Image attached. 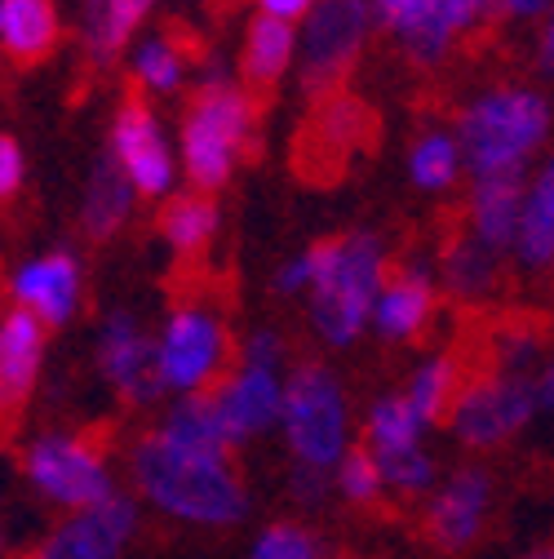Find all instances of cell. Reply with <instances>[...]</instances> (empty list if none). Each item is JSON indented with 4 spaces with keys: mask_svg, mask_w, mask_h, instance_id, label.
<instances>
[{
    "mask_svg": "<svg viewBox=\"0 0 554 559\" xmlns=\"http://www.w3.org/2000/svg\"><path fill=\"white\" fill-rule=\"evenodd\" d=\"M133 484L156 511L204 524V528H231L249 515V488L231 457L191 453L165 440L160 431L143 436L129 453Z\"/></svg>",
    "mask_w": 554,
    "mask_h": 559,
    "instance_id": "1",
    "label": "cell"
},
{
    "mask_svg": "<svg viewBox=\"0 0 554 559\" xmlns=\"http://www.w3.org/2000/svg\"><path fill=\"white\" fill-rule=\"evenodd\" d=\"M253 129H257L253 94L218 72L204 76L182 116V138H178L191 191H204V195L222 191L236 178L244 152L253 147Z\"/></svg>",
    "mask_w": 554,
    "mask_h": 559,
    "instance_id": "2",
    "label": "cell"
},
{
    "mask_svg": "<svg viewBox=\"0 0 554 559\" xmlns=\"http://www.w3.org/2000/svg\"><path fill=\"white\" fill-rule=\"evenodd\" d=\"M550 129H554V107L545 94L523 85H502L466 103L453 133L461 143L466 169L483 178L502 169H528V160L550 138Z\"/></svg>",
    "mask_w": 554,
    "mask_h": 559,
    "instance_id": "3",
    "label": "cell"
},
{
    "mask_svg": "<svg viewBox=\"0 0 554 559\" xmlns=\"http://www.w3.org/2000/svg\"><path fill=\"white\" fill-rule=\"evenodd\" d=\"M386 280V249L373 231L333 240L328 266L311 285V324L328 346H351L373 320V302Z\"/></svg>",
    "mask_w": 554,
    "mask_h": 559,
    "instance_id": "4",
    "label": "cell"
},
{
    "mask_svg": "<svg viewBox=\"0 0 554 559\" xmlns=\"http://www.w3.org/2000/svg\"><path fill=\"white\" fill-rule=\"evenodd\" d=\"M280 431L302 466L333 471L351 449V423H346V395L333 369L320 360H302L285 378V417Z\"/></svg>",
    "mask_w": 554,
    "mask_h": 559,
    "instance_id": "5",
    "label": "cell"
},
{
    "mask_svg": "<svg viewBox=\"0 0 554 559\" xmlns=\"http://www.w3.org/2000/svg\"><path fill=\"white\" fill-rule=\"evenodd\" d=\"M369 27L373 0H315V10L302 19L298 40V85L311 103L346 90L369 45Z\"/></svg>",
    "mask_w": 554,
    "mask_h": 559,
    "instance_id": "6",
    "label": "cell"
},
{
    "mask_svg": "<svg viewBox=\"0 0 554 559\" xmlns=\"http://www.w3.org/2000/svg\"><path fill=\"white\" fill-rule=\"evenodd\" d=\"M23 475L45 502L62 511H89L116 498V475L85 436L49 431L32 440V449L23 453Z\"/></svg>",
    "mask_w": 554,
    "mask_h": 559,
    "instance_id": "7",
    "label": "cell"
},
{
    "mask_svg": "<svg viewBox=\"0 0 554 559\" xmlns=\"http://www.w3.org/2000/svg\"><path fill=\"white\" fill-rule=\"evenodd\" d=\"M373 138H377L373 107L351 90H337L315 103L298 147H293V165L311 182H333L373 147Z\"/></svg>",
    "mask_w": 554,
    "mask_h": 559,
    "instance_id": "8",
    "label": "cell"
},
{
    "mask_svg": "<svg viewBox=\"0 0 554 559\" xmlns=\"http://www.w3.org/2000/svg\"><path fill=\"white\" fill-rule=\"evenodd\" d=\"M227 356H231V337L222 316L200 302H182L156 337L160 382L165 391H178V395H195L209 382H218L227 369Z\"/></svg>",
    "mask_w": 554,
    "mask_h": 559,
    "instance_id": "9",
    "label": "cell"
},
{
    "mask_svg": "<svg viewBox=\"0 0 554 559\" xmlns=\"http://www.w3.org/2000/svg\"><path fill=\"white\" fill-rule=\"evenodd\" d=\"M537 378L528 373H489L479 382H466L448 427L466 449H497L510 436H519L537 413Z\"/></svg>",
    "mask_w": 554,
    "mask_h": 559,
    "instance_id": "10",
    "label": "cell"
},
{
    "mask_svg": "<svg viewBox=\"0 0 554 559\" xmlns=\"http://www.w3.org/2000/svg\"><path fill=\"white\" fill-rule=\"evenodd\" d=\"M483 14L489 0H373V23L386 27L418 62H439Z\"/></svg>",
    "mask_w": 554,
    "mask_h": 559,
    "instance_id": "11",
    "label": "cell"
},
{
    "mask_svg": "<svg viewBox=\"0 0 554 559\" xmlns=\"http://www.w3.org/2000/svg\"><path fill=\"white\" fill-rule=\"evenodd\" d=\"M124 178L133 182L137 195L147 200H165L173 195V174H178V160H173V147L156 120V111L143 103V98H124L116 107V120H111V147H107Z\"/></svg>",
    "mask_w": 554,
    "mask_h": 559,
    "instance_id": "12",
    "label": "cell"
},
{
    "mask_svg": "<svg viewBox=\"0 0 554 559\" xmlns=\"http://www.w3.org/2000/svg\"><path fill=\"white\" fill-rule=\"evenodd\" d=\"M98 369L133 408L156 404V395L165 391L160 365H156V337L129 311H116L103 324V333H98Z\"/></svg>",
    "mask_w": 554,
    "mask_h": 559,
    "instance_id": "13",
    "label": "cell"
},
{
    "mask_svg": "<svg viewBox=\"0 0 554 559\" xmlns=\"http://www.w3.org/2000/svg\"><path fill=\"white\" fill-rule=\"evenodd\" d=\"M133 528H137V507H133V498L116 493L103 507L72 511L40 542V550L32 559H120Z\"/></svg>",
    "mask_w": 554,
    "mask_h": 559,
    "instance_id": "14",
    "label": "cell"
},
{
    "mask_svg": "<svg viewBox=\"0 0 554 559\" xmlns=\"http://www.w3.org/2000/svg\"><path fill=\"white\" fill-rule=\"evenodd\" d=\"M81 289H85V271H81V258L72 249L40 253V258L23 262L10 280L14 307L32 311L45 329H62L81 311Z\"/></svg>",
    "mask_w": 554,
    "mask_h": 559,
    "instance_id": "15",
    "label": "cell"
},
{
    "mask_svg": "<svg viewBox=\"0 0 554 559\" xmlns=\"http://www.w3.org/2000/svg\"><path fill=\"white\" fill-rule=\"evenodd\" d=\"M214 400H218L231 449H240L253 436L280 427V417H285V378H280V369H266V365H240L231 378H222Z\"/></svg>",
    "mask_w": 554,
    "mask_h": 559,
    "instance_id": "16",
    "label": "cell"
},
{
    "mask_svg": "<svg viewBox=\"0 0 554 559\" xmlns=\"http://www.w3.org/2000/svg\"><path fill=\"white\" fill-rule=\"evenodd\" d=\"M493 511V479L479 466L453 471L426 502V533L439 550H466Z\"/></svg>",
    "mask_w": 554,
    "mask_h": 559,
    "instance_id": "17",
    "label": "cell"
},
{
    "mask_svg": "<svg viewBox=\"0 0 554 559\" xmlns=\"http://www.w3.org/2000/svg\"><path fill=\"white\" fill-rule=\"evenodd\" d=\"M45 337L49 329L23 307H10L0 316V417H19L36 395L45 369Z\"/></svg>",
    "mask_w": 554,
    "mask_h": 559,
    "instance_id": "18",
    "label": "cell"
},
{
    "mask_svg": "<svg viewBox=\"0 0 554 559\" xmlns=\"http://www.w3.org/2000/svg\"><path fill=\"white\" fill-rule=\"evenodd\" d=\"M435 275L426 262H408L382 280L373 302V329L386 342H418L435 320Z\"/></svg>",
    "mask_w": 554,
    "mask_h": 559,
    "instance_id": "19",
    "label": "cell"
},
{
    "mask_svg": "<svg viewBox=\"0 0 554 559\" xmlns=\"http://www.w3.org/2000/svg\"><path fill=\"white\" fill-rule=\"evenodd\" d=\"M523 191H528V174L523 169H502V174L474 178V191H470V236L483 249H493L497 258L510 253L515 240H519Z\"/></svg>",
    "mask_w": 554,
    "mask_h": 559,
    "instance_id": "20",
    "label": "cell"
},
{
    "mask_svg": "<svg viewBox=\"0 0 554 559\" xmlns=\"http://www.w3.org/2000/svg\"><path fill=\"white\" fill-rule=\"evenodd\" d=\"M62 19L53 0H0V53L19 67H32L53 53Z\"/></svg>",
    "mask_w": 554,
    "mask_h": 559,
    "instance_id": "21",
    "label": "cell"
},
{
    "mask_svg": "<svg viewBox=\"0 0 554 559\" xmlns=\"http://www.w3.org/2000/svg\"><path fill=\"white\" fill-rule=\"evenodd\" d=\"M298 58V32L285 19L270 14H253L249 32H244V49H240V72L249 90H270L289 76V67Z\"/></svg>",
    "mask_w": 554,
    "mask_h": 559,
    "instance_id": "22",
    "label": "cell"
},
{
    "mask_svg": "<svg viewBox=\"0 0 554 559\" xmlns=\"http://www.w3.org/2000/svg\"><path fill=\"white\" fill-rule=\"evenodd\" d=\"M133 195H137L133 182L124 178L120 160L107 152V156L94 165V174H89V182H85V204H81V227H85V236H89L94 245H107V240L129 223Z\"/></svg>",
    "mask_w": 554,
    "mask_h": 559,
    "instance_id": "23",
    "label": "cell"
},
{
    "mask_svg": "<svg viewBox=\"0 0 554 559\" xmlns=\"http://www.w3.org/2000/svg\"><path fill=\"white\" fill-rule=\"evenodd\" d=\"M218 227H222V209L214 195L204 191H178V195H165V209H160V236L165 245L178 253V258H200L218 240Z\"/></svg>",
    "mask_w": 554,
    "mask_h": 559,
    "instance_id": "24",
    "label": "cell"
},
{
    "mask_svg": "<svg viewBox=\"0 0 554 559\" xmlns=\"http://www.w3.org/2000/svg\"><path fill=\"white\" fill-rule=\"evenodd\" d=\"M515 258L532 271H541V266L554 271V152L545 156V165L537 169V178L523 191Z\"/></svg>",
    "mask_w": 554,
    "mask_h": 559,
    "instance_id": "25",
    "label": "cell"
},
{
    "mask_svg": "<svg viewBox=\"0 0 554 559\" xmlns=\"http://www.w3.org/2000/svg\"><path fill=\"white\" fill-rule=\"evenodd\" d=\"M160 436H165V440H173L178 449H191V453L231 457V440H227V427H222V413H218L214 391L182 395V400L169 408Z\"/></svg>",
    "mask_w": 554,
    "mask_h": 559,
    "instance_id": "26",
    "label": "cell"
},
{
    "mask_svg": "<svg viewBox=\"0 0 554 559\" xmlns=\"http://www.w3.org/2000/svg\"><path fill=\"white\" fill-rule=\"evenodd\" d=\"M461 365H457V356H431L418 373H412V382H408V404H412V413L426 423V431L431 427H439V423H448V413H453V404H457V395H461Z\"/></svg>",
    "mask_w": 554,
    "mask_h": 559,
    "instance_id": "27",
    "label": "cell"
},
{
    "mask_svg": "<svg viewBox=\"0 0 554 559\" xmlns=\"http://www.w3.org/2000/svg\"><path fill=\"white\" fill-rule=\"evenodd\" d=\"M466 169V156H461V143L453 129H426L418 143L408 152V174H412V187H422L431 195L448 191Z\"/></svg>",
    "mask_w": 554,
    "mask_h": 559,
    "instance_id": "28",
    "label": "cell"
},
{
    "mask_svg": "<svg viewBox=\"0 0 554 559\" xmlns=\"http://www.w3.org/2000/svg\"><path fill=\"white\" fill-rule=\"evenodd\" d=\"M422 436H426V423L412 413L408 395H382L369 413V427H364V444L377 453V457H390V453H408V449H422Z\"/></svg>",
    "mask_w": 554,
    "mask_h": 559,
    "instance_id": "29",
    "label": "cell"
},
{
    "mask_svg": "<svg viewBox=\"0 0 554 559\" xmlns=\"http://www.w3.org/2000/svg\"><path fill=\"white\" fill-rule=\"evenodd\" d=\"M444 289L461 302H479L483 294L493 289V280H497V253L493 249H483L474 236L457 240L448 253H444Z\"/></svg>",
    "mask_w": 554,
    "mask_h": 559,
    "instance_id": "30",
    "label": "cell"
},
{
    "mask_svg": "<svg viewBox=\"0 0 554 559\" xmlns=\"http://www.w3.org/2000/svg\"><path fill=\"white\" fill-rule=\"evenodd\" d=\"M133 76L147 94H178L186 81V49L173 36H147L133 53Z\"/></svg>",
    "mask_w": 554,
    "mask_h": 559,
    "instance_id": "31",
    "label": "cell"
},
{
    "mask_svg": "<svg viewBox=\"0 0 554 559\" xmlns=\"http://www.w3.org/2000/svg\"><path fill=\"white\" fill-rule=\"evenodd\" d=\"M333 484H337V493L346 498V502H356V507H369V502H377L382 493H386V475H382V462H377V453L369 449V444H360V449H346L341 453V462L333 466Z\"/></svg>",
    "mask_w": 554,
    "mask_h": 559,
    "instance_id": "32",
    "label": "cell"
},
{
    "mask_svg": "<svg viewBox=\"0 0 554 559\" xmlns=\"http://www.w3.org/2000/svg\"><path fill=\"white\" fill-rule=\"evenodd\" d=\"M382 462V475H386V488L395 493H431L435 488V462L422 453V449H408V453H390V457H377Z\"/></svg>",
    "mask_w": 554,
    "mask_h": 559,
    "instance_id": "33",
    "label": "cell"
},
{
    "mask_svg": "<svg viewBox=\"0 0 554 559\" xmlns=\"http://www.w3.org/2000/svg\"><path fill=\"white\" fill-rule=\"evenodd\" d=\"M253 559H320V542L302 524H270L253 542Z\"/></svg>",
    "mask_w": 554,
    "mask_h": 559,
    "instance_id": "34",
    "label": "cell"
},
{
    "mask_svg": "<svg viewBox=\"0 0 554 559\" xmlns=\"http://www.w3.org/2000/svg\"><path fill=\"white\" fill-rule=\"evenodd\" d=\"M23 182H27V156H23V143H19L14 133L0 129V204L19 200Z\"/></svg>",
    "mask_w": 554,
    "mask_h": 559,
    "instance_id": "35",
    "label": "cell"
},
{
    "mask_svg": "<svg viewBox=\"0 0 554 559\" xmlns=\"http://www.w3.org/2000/svg\"><path fill=\"white\" fill-rule=\"evenodd\" d=\"M107 14H111V0H81V36H85L89 58H98V45H103V32H107Z\"/></svg>",
    "mask_w": 554,
    "mask_h": 559,
    "instance_id": "36",
    "label": "cell"
},
{
    "mask_svg": "<svg viewBox=\"0 0 554 559\" xmlns=\"http://www.w3.org/2000/svg\"><path fill=\"white\" fill-rule=\"evenodd\" d=\"M280 360H285V342H280V333L262 329V333H253V337H249V346H244V365L280 369Z\"/></svg>",
    "mask_w": 554,
    "mask_h": 559,
    "instance_id": "37",
    "label": "cell"
},
{
    "mask_svg": "<svg viewBox=\"0 0 554 559\" xmlns=\"http://www.w3.org/2000/svg\"><path fill=\"white\" fill-rule=\"evenodd\" d=\"M328 475L333 471H320V466H302L298 462V471H293V493L302 498V502H324V484H328Z\"/></svg>",
    "mask_w": 554,
    "mask_h": 559,
    "instance_id": "38",
    "label": "cell"
},
{
    "mask_svg": "<svg viewBox=\"0 0 554 559\" xmlns=\"http://www.w3.org/2000/svg\"><path fill=\"white\" fill-rule=\"evenodd\" d=\"M315 10V0H257V14H270V19H285V23H298Z\"/></svg>",
    "mask_w": 554,
    "mask_h": 559,
    "instance_id": "39",
    "label": "cell"
},
{
    "mask_svg": "<svg viewBox=\"0 0 554 559\" xmlns=\"http://www.w3.org/2000/svg\"><path fill=\"white\" fill-rule=\"evenodd\" d=\"M493 10L506 19H537L554 10V0H493Z\"/></svg>",
    "mask_w": 554,
    "mask_h": 559,
    "instance_id": "40",
    "label": "cell"
},
{
    "mask_svg": "<svg viewBox=\"0 0 554 559\" xmlns=\"http://www.w3.org/2000/svg\"><path fill=\"white\" fill-rule=\"evenodd\" d=\"M537 58H541V72H545V76H554V10H550V19H545V36H541Z\"/></svg>",
    "mask_w": 554,
    "mask_h": 559,
    "instance_id": "41",
    "label": "cell"
},
{
    "mask_svg": "<svg viewBox=\"0 0 554 559\" xmlns=\"http://www.w3.org/2000/svg\"><path fill=\"white\" fill-rule=\"evenodd\" d=\"M537 404L554 413V365H545V369L537 373Z\"/></svg>",
    "mask_w": 554,
    "mask_h": 559,
    "instance_id": "42",
    "label": "cell"
},
{
    "mask_svg": "<svg viewBox=\"0 0 554 559\" xmlns=\"http://www.w3.org/2000/svg\"><path fill=\"white\" fill-rule=\"evenodd\" d=\"M523 559H554V542H545V546H532Z\"/></svg>",
    "mask_w": 554,
    "mask_h": 559,
    "instance_id": "43",
    "label": "cell"
},
{
    "mask_svg": "<svg viewBox=\"0 0 554 559\" xmlns=\"http://www.w3.org/2000/svg\"><path fill=\"white\" fill-rule=\"evenodd\" d=\"M0 555H5V533H0Z\"/></svg>",
    "mask_w": 554,
    "mask_h": 559,
    "instance_id": "44",
    "label": "cell"
},
{
    "mask_svg": "<svg viewBox=\"0 0 554 559\" xmlns=\"http://www.w3.org/2000/svg\"><path fill=\"white\" fill-rule=\"evenodd\" d=\"M489 14H493V0H489Z\"/></svg>",
    "mask_w": 554,
    "mask_h": 559,
    "instance_id": "45",
    "label": "cell"
}]
</instances>
